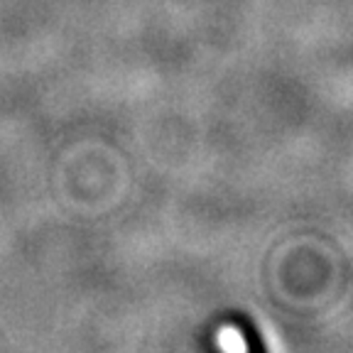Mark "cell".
<instances>
[{
    "mask_svg": "<svg viewBox=\"0 0 353 353\" xmlns=\"http://www.w3.org/2000/svg\"><path fill=\"white\" fill-rule=\"evenodd\" d=\"M233 324H236L238 329H241L243 339H245V346L255 348V351H263L265 343H263V339H260V334H258V329H255V324L248 319V316L236 314V316H233Z\"/></svg>",
    "mask_w": 353,
    "mask_h": 353,
    "instance_id": "obj_1",
    "label": "cell"
}]
</instances>
